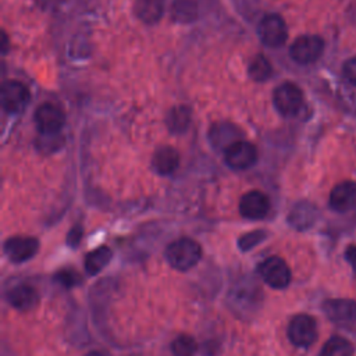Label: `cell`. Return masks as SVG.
Listing matches in <instances>:
<instances>
[{"mask_svg":"<svg viewBox=\"0 0 356 356\" xmlns=\"http://www.w3.org/2000/svg\"><path fill=\"white\" fill-rule=\"evenodd\" d=\"M202 257L200 245L191 238H179L165 249V259L171 267L179 271L192 268Z\"/></svg>","mask_w":356,"mask_h":356,"instance_id":"6da1fadb","label":"cell"},{"mask_svg":"<svg viewBox=\"0 0 356 356\" xmlns=\"http://www.w3.org/2000/svg\"><path fill=\"white\" fill-rule=\"evenodd\" d=\"M289 341L299 348H307L317 339V325L312 316L298 314L288 325Z\"/></svg>","mask_w":356,"mask_h":356,"instance_id":"7a4b0ae2","label":"cell"},{"mask_svg":"<svg viewBox=\"0 0 356 356\" xmlns=\"http://www.w3.org/2000/svg\"><path fill=\"white\" fill-rule=\"evenodd\" d=\"M259 274L271 288L282 289L291 282V270L284 259L271 256L259 266Z\"/></svg>","mask_w":356,"mask_h":356,"instance_id":"3957f363","label":"cell"},{"mask_svg":"<svg viewBox=\"0 0 356 356\" xmlns=\"http://www.w3.org/2000/svg\"><path fill=\"white\" fill-rule=\"evenodd\" d=\"M65 122L63 108L54 103H43L35 111L36 128L43 135H56Z\"/></svg>","mask_w":356,"mask_h":356,"instance_id":"277c9868","label":"cell"},{"mask_svg":"<svg viewBox=\"0 0 356 356\" xmlns=\"http://www.w3.org/2000/svg\"><path fill=\"white\" fill-rule=\"evenodd\" d=\"M273 100L282 115H295L303 104V93L296 85L285 82L274 90Z\"/></svg>","mask_w":356,"mask_h":356,"instance_id":"5b68a950","label":"cell"},{"mask_svg":"<svg viewBox=\"0 0 356 356\" xmlns=\"http://www.w3.org/2000/svg\"><path fill=\"white\" fill-rule=\"evenodd\" d=\"M257 32L261 42L268 47H280L285 43L288 38L285 21L277 14L266 15L259 24Z\"/></svg>","mask_w":356,"mask_h":356,"instance_id":"8992f818","label":"cell"},{"mask_svg":"<svg viewBox=\"0 0 356 356\" xmlns=\"http://www.w3.org/2000/svg\"><path fill=\"white\" fill-rule=\"evenodd\" d=\"M324 50V42L316 35H305L298 38L291 46V57L299 64H310L316 61Z\"/></svg>","mask_w":356,"mask_h":356,"instance_id":"52a82bcc","label":"cell"},{"mask_svg":"<svg viewBox=\"0 0 356 356\" xmlns=\"http://www.w3.org/2000/svg\"><path fill=\"white\" fill-rule=\"evenodd\" d=\"M227 164L234 170H246L257 160L254 145L246 140H238L224 150Z\"/></svg>","mask_w":356,"mask_h":356,"instance_id":"ba28073f","label":"cell"},{"mask_svg":"<svg viewBox=\"0 0 356 356\" xmlns=\"http://www.w3.org/2000/svg\"><path fill=\"white\" fill-rule=\"evenodd\" d=\"M0 102L3 108L8 113L21 111L29 102V90L18 81H7L1 85Z\"/></svg>","mask_w":356,"mask_h":356,"instance_id":"9c48e42d","label":"cell"},{"mask_svg":"<svg viewBox=\"0 0 356 356\" xmlns=\"http://www.w3.org/2000/svg\"><path fill=\"white\" fill-rule=\"evenodd\" d=\"M270 210V200L267 195L260 191L246 192L239 202V211L243 217L250 220L263 218Z\"/></svg>","mask_w":356,"mask_h":356,"instance_id":"30bf717a","label":"cell"},{"mask_svg":"<svg viewBox=\"0 0 356 356\" xmlns=\"http://www.w3.org/2000/svg\"><path fill=\"white\" fill-rule=\"evenodd\" d=\"M38 248L39 242L31 236H13L4 243L6 254L10 257V260L15 263L25 261L35 256Z\"/></svg>","mask_w":356,"mask_h":356,"instance_id":"8fae6325","label":"cell"},{"mask_svg":"<svg viewBox=\"0 0 356 356\" xmlns=\"http://www.w3.org/2000/svg\"><path fill=\"white\" fill-rule=\"evenodd\" d=\"M324 313L334 323H355L356 321V300L350 299H330L323 305Z\"/></svg>","mask_w":356,"mask_h":356,"instance_id":"7c38bea8","label":"cell"},{"mask_svg":"<svg viewBox=\"0 0 356 356\" xmlns=\"http://www.w3.org/2000/svg\"><path fill=\"white\" fill-rule=\"evenodd\" d=\"M330 206L337 211H346L356 206V184L341 182L330 193Z\"/></svg>","mask_w":356,"mask_h":356,"instance_id":"4fadbf2b","label":"cell"},{"mask_svg":"<svg viewBox=\"0 0 356 356\" xmlns=\"http://www.w3.org/2000/svg\"><path fill=\"white\" fill-rule=\"evenodd\" d=\"M7 299H8V302L13 307H15L18 310H22V312H26V310H31L32 307L36 306V303L39 300V296H38V292L33 286L26 285V284H21V285L14 286L8 292Z\"/></svg>","mask_w":356,"mask_h":356,"instance_id":"5bb4252c","label":"cell"},{"mask_svg":"<svg viewBox=\"0 0 356 356\" xmlns=\"http://www.w3.org/2000/svg\"><path fill=\"white\" fill-rule=\"evenodd\" d=\"M179 164V154L171 146H161L153 154V167L159 174L167 175L177 170Z\"/></svg>","mask_w":356,"mask_h":356,"instance_id":"9a60e30c","label":"cell"},{"mask_svg":"<svg viewBox=\"0 0 356 356\" xmlns=\"http://www.w3.org/2000/svg\"><path fill=\"white\" fill-rule=\"evenodd\" d=\"M163 11L164 0H138L135 3L136 17L146 24L157 22L161 18Z\"/></svg>","mask_w":356,"mask_h":356,"instance_id":"2e32d148","label":"cell"},{"mask_svg":"<svg viewBox=\"0 0 356 356\" xmlns=\"http://www.w3.org/2000/svg\"><path fill=\"white\" fill-rule=\"evenodd\" d=\"M235 132H236V128L232 127L231 124L218 122V124L213 125V128L210 131V139L217 147H224V150H225L228 146H231L232 143L239 140V139H236Z\"/></svg>","mask_w":356,"mask_h":356,"instance_id":"e0dca14e","label":"cell"},{"mask_svg":"<svg viewBox=\"0 0 356 356\" xmlns=\"http://www.w3.org/2000/svg\"><path fill=\"white\" fill-rule=\"evenodd\" d=\"M110 259H111V250L107 246H100L92 250L90 253H88L85 259L86 271L89 274L99 273L102 268H104V266H107Z\"/></svg>","mask_w":356,"mask_h":356,"instance_id":"ac0fdd59","label":"cell"},{"mask_svg":"<svg viewBox=\"0 0 356 356\" xmlns=\"http://www.w3.org/2000/svg\"><path fill=\"white\" fill-rule=\"evenodd\" d=\"M314 218H316V210L312 204H307V203L298 204L289 216L291 224L299 229H305V228L310 227L313 224Z\"/></svg>","mask_w":356,"mask_h":356,"instance_id":"d6986e66","label":"cell"},{"mask_svg":"<svg viewBox=\"0 0 356 356\" xmlns=\"http://www.w3.org/2000/svg\"><path fill=\"white\" fill-rule=\"evenodd\" d=\"M320 356H353V346L342 337H332L324 343Z\"/></svg>","mask_w":356,"mask_h":356,"instance_id":"ffe728a7","label":"cell"},{"mask_svg":"<svg viewBox=\"0 0 356 356\" xmlns=\"http://www.w3.org/2000/svg\"><path fill=\"white\" fill-rule=\"evenodd\" d=\"M191 122V111L185 106L172 108L167 115V125L172 132H184Z\"/></svg>","mask_w":356,"mask_h":356,"instance_id":"44dd1931","label":"cell"},{"mask_svg":"<svg viewBox=\"0 0 356 356\" xmlns=\"http://www.w3.org/2000/svg\"><path fill=\"white\" fill-rule=\"evenodd\" d=\"M199 8L195 0H177L172 6V17L181 22H189L197 18Z\"/></svg>","mask_w":356,"mask_h":356,"instance_id":"7402d4cb","label":"cell"},{"mask_svg":"<svg viewBox=\"0 0 356 356\" xmlns=\"http://www.w3.org/2000/svg\"><path fill=\"white\" fill-rule=\"evenodd\" d=\"M248 71H249V76H250L253 81H256V82H263V81H266L267 78H270V75H271V72H273V68H271L270 61H268L264 56L259 54V56H256V57L250 61Z\"/></svg>","mask_w":356,"mask_h":356,"instance_id":"603a6c76","label":"cell"},{"mask_svg":"<svg viewBox=\"0 0 356 356\" xmlns=\"http://www.w3.org/2000/svg\"><path fill=\"white\" fill-rule=\"evenodd\" d=\"M171 349L175 356H195L197 350V343L192 337L181 335L174 339Z\"/></svg>","mask_w":356,"mask_h":356,"instance_id":"cb8c5ba5","label":"cell"},{"mask_svg":"<svg viewBox=\"0 0 356 356\" xmlns=\"http://www.w3.org/2000/svg\"><path fill=\"white\" fill-rule=\"evenodd\" d=\"M261 238H263V234H261V232H250V234L245 235V236L239 241L241 248H242V249H249V248H252L253 245H256L259 241H261Z\"/></svg>","mask_w":356,"mask_h":356,"instance_id":"d4e9b609","label":"cell"},{"mask_svg":"<svg viewBox=\"0 0 356 356\" xmlns=\"http://www.w3.org/2000/svg\"><path fill=\"white\" fill-rule=\"evenodd\" d=\"M343 75L348 81L356 85V57L349 58L343 65Z\"/></svg>","mask_w":356,"mask_h":356,"instance_id":"484cf974","label":"cell"},{"mask_svg":"<svg viewBox=\"0 0 356 356\" xmlns=\"http://www.w3.org/2000/svg\"><path fill=\"white\" fill-rule=\"evenodd\" d=\"M60 282H63L64 286H71L72 284L76 282V275L68 270H64V271H60L56 277Z\"/></svg>","mask_w":356,"mask_h":356,"instance_id":"4316f807","label":"cell"},{"mask_svg":"<svg viewBox=\"0 0 356 356\" xmlns=\"http://www.w3.org/2000/svg\"><path fill=\"white\" fill-rule=\"evenodd\" d=\"M346 260L350 263V266L356 270V245H350L345 252Z\"/></svg>","mask_w":356,"mask_h":356,"instance_id":"83f0119b","label":"cell"},{"mask_svg":"<svg viewBox=\"0 0 356 356\" xmlns=\"http://www.w3.org/2000/svg\"><path fill=\"white\" fill-rule=\"evenodd\" d=\"M81 234H82V231H81L79 227H75V228L70 232V235H68V242L71 243V246H75V243L79 242Z\"/></svg>","mask_w":356,"mask_h":356,"instance_id":"f1b7e54d","label":"cell"},{"mask_svg":"<svg viewBox=\"0 0 356 356\" xmlns=\"http://www.w3.org/2000/svg\"><path fill=\"white\" fill-rule=\"evenodd\" d=\"M85 356H104V355H103V353H100V352H97V350H92V352L86 353Z\"/></svg>","mask_w":356,"mask_h":356,"instance_id":"f546056e","label":"cell"}]
</instances>
